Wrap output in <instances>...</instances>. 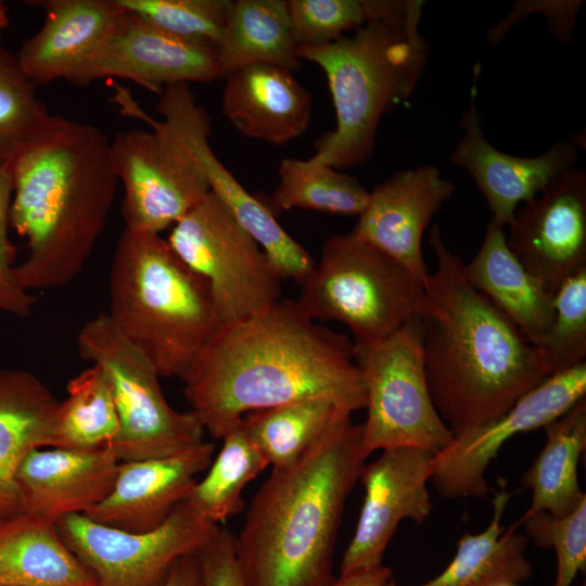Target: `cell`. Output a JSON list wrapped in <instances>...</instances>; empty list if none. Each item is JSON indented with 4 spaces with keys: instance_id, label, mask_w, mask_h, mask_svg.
Masks as SVG:
<instances>
[{
    "instance_id": "obj_1",
    "label": "cell",
    "mask_w": 586,
    "mask_h": 586,
    "mask_svg": "<svg viewBox=\"0 0 586 586\" xmlns=\"http://www.w3.org/2000/svg\"><path fill=\"white\" fill-rule=\"evenodd\" d=\"M182 381L191 411L215 438L247 412L300 399L328 398L352 413L366 407L353 341L295 301L222 326Z\"/></svg>"
},
{
    "instance_id": "obj_2",
    "label": "cell",
    "mask_w": 586,
    "mask_h": 586,
    "mask_svg": "<svg viewBox=\"0 0 586 586\" xmlns=\"http://www.w3.org/2000/svg\"><path fill=\"white\" fill-rule=\"evenodd\" d=\"M429 242L437 266L418 311L423 365L433 405L455 435L500 417L551 374L519 329L470 284L437 224Z\"/></svg>"
},
{
    "instance_id": "obj_3",
    "label": "cell",
    "mask_w": 586,
    "mask_h": 586,
    "mask_svg": "<svg viewBox=\"0 0 586 586\" xmlns=\"http://www.w3.org/2000/svg\"><path fill=\"white\" fill-rule=\"evenodd\" d=\"M11 165V227L27 255L13 268L27 292L61 289L82 271L119 182L110 141L95 125L49 115Z\"/></svg>"
},
{
    "instance_id": "obj_4",
    "label": "cell",
    "mask_w": 586,
    "mask_h": 586,
    "mask_svg": "<svg viewBox=\"0 0 586 586\" xmlns=\"http://www.w3.org/2000/svg\"><path fill=\"white\" fill-rule=\"evenodd\" d=\"M365 459L361 424L340 409L300 462L272 469L235 537L244 586H332L337 531Z\"/></svg>"
},
{
    "instance_id": "obj_5",
    "label": "cell",
    "mask_w": 586,
    "mask_h": 586,
    "mask_svg": "<svg viewBox=\"0 0 586 586\" xmlns=\"http://www.w3.org/2000/svg\"><path fill=\"white\" fill-rule=\"evenodd\" d=\"M364 1L366 23L352 35L295 51L326 73L336 124L311 158L337 170L370 157L381 118L413 93L429 55L420 33L424 1Z\"/></svg>"
},
{
    "instance_id": "obj_6",
    "label": "cell",
    "mask_w": 586,
    "mask_h": 586,
    "mask_svg": "<svg viewBox=\"0 0 586 586\" xmlns=\"http://www.w3.org/2000/svg\"><path fill=\"white\" fill-rule=\"evenodd\" d=\"M109 297L113 324L161 378L183 380L222 327L207 282L157 233L124 228Z\"/></svg>"
},
{
    "instance_id": "obj_7",
    "label": "cell",
    "mask_w": 586,
    "mask_h": 586,
    "mask_svg": "<svg viewBox=\"0 0 586 586\" xmlns=\"http://www.w3.org/2000/svg\"><path fill=\"white\" fill-rule=\"evenodd\" d=\"M424 282L352 232L324 241L295 303L314 321H337L355 346L377 343L418 315Z\"/></svg>"
},
{
    "instance_id": "obj_8",
    "label": "cell",
    "mask_w": 586,
    "mask_h": 586,
    "mask_svg": "<svg viewBox=\"0 0 586 586\" xmlns=\"http://www.w3.org/2000/svg\"><path fill=\"white\" fill-rule=\"evenodd\" d=\"M79 356L105 372L119 429L112 449L119 462L160 458L202 442L204 429L190 411L174 409L153 365L115 328L106 311L79 329Z\"/></svg>"
},
{
    "instance_id": "obj_9",
    "label": "cell",
    "mask_w": 586,
    "mask_h": 586,
    "mask_svg": "<svg viewBox=\"0 0 586 586\" xmlns=\"http://www.w3.org/2000/svg\"><path fill=\"white\" fill-rule=\"evenodd\" d=\"M360 370L367 419L361 424V450L417 447L434 455L446 448L454 434L435 409L426 383L422 327L412 317L387 337L354 345Z\"/></svg>"
},
{
    "instance_id": "obj_10",
    "label": "cell",
    "mask_w": 586,
    "mask_h": 586,
    "mask_svg": "<svg viewBox=\"0 0 586 586\" xmlns=\"http://www.w3.org/2000/svg\"><path fill=\"white\" fill-rule=\"evenodd\" d=\"M166 240L177 256L207 282L222 326L280 301L282 279L212 191L173 226Z\"/></svg>"
},
{
    "instance_id": "obj_11",
    "label": "cell",
    "mask_w": 586,
    "mask_h": 586,
    "mask_svg": "<svg viewBox=\"0 0 586 586\" xmlns=\"http://www.w3.org/2000/svg\"><path fill=\"white\" fill-rule=\"evenodd\" d=\"M153 118L141 106L130 117L139 119L180 145L204 174L212 191L228 208L240 227L263 250L282 280L301 285L315 266L309 252L277 221L272 212L234 178L209 145V119L196 103L189 84L167 86L160 94Z\"/></svg>"
},
{
    "instance_id": "obj_12",
    "label": "cell",
    "mask_w": 586,
    "mask_h": 586,
    "mask_svg": "<svg viewBox=\"0 0 586 586\" xmlns=\"http://www.w3.org/2000/svg\"><path fill=\"white\" fill-rule=\"evenodd\" d=\"M55 525L98 586H164L174 562L199 550L217 526L200 519L184 500L149 532L122 531L80 513L64 515Z\"/></svg>"
},
{
    "instance_id": "obj_13",
    "label": "cell",
    "mask_w": 586,
    "mask_h": 586,
    "mask_svg": "<svg viewBox=\"0 0 586 586\" xmlns=\"http://www.w3.org/2000/svg\"><path fill=\"white\" fill-rule=\"evenodd\" d=\"M114 173L123 186L125 228L160 234L209 192L193 158L157 130L130 129L110 141Z\"/></svg>"
},
{
    "instance_id": "obj_14",
    "label": "cell",
    "mask_w": 586,
    "mask_h": 586,
    "mask_svg": "<svg viewBox=\"0 0 586 586\" xmlns=\"http://www.w3.org/2000/svg\"><path fill=\"white\" fill-rule=\"evenodd\" d=\"M585 394L586 362H582L551 374L500 417L455 434L433 457L431 481L438 494L448 499L487 496L491 489L485 473L501 446L517 434L558 419Z\"/></svg>"
},
{
    "instance_id": "obj_15",
    "label": "cell",
    "mask_w": 586,
    "mask_h": 586,
    "mask_svg": "<svg viewBox=\"0 0 586 586\" xmlns=\"http://www.w3.org/2000/svg\"><path fill=\"white\" fill-rule=\"evenodd\" d=\"M435 455L417 447L382 450L365 464L359 480L365 497L354 535L343 555L340 574L382 566L383 556L399 523L424 522L432 510L428 482Z\"/></svg>"
},
{
    "instance_id": "obj_16",
    "label": "cell",
    "mask_w": 586,
    "mask_h": 586,
    "mask_svg": "<svg viewBox=\"0 0 586 586\" xmlns=\"http://www.w3.org/2000/svg\"><path fill=\"white\" fill-rule=\"evenodd\" d=\"M506 240L553 296L565 279L586 268V171L572 167L521 204Z\"/></svg>"
},
{
    "instance_id": "obj_17",
    "label": "cell",
    "mask_w": 586,
    "mask_h": 586,
    "mask_svg": "<svg viewBox=\"0 0 586 586\" xmlns=\"http://www.w3.org/2000/svg\"><path fill=\"white\" fill-rule=\"evenodd\" d=\"M102 78L128 79L161 94L167 86L211 82L220 73L215 48L179 38L125 9L81 86Z\"/></svg>"
},
{
    "instance_id": "obj_18",
    "label": "cell",
    "mask_w": 586,
    "mask_h": 586,
    "mask_svg": "<svg viewBox=\"0 0 586 586\" xmlns=\"http://www.w3.org/2000/svg\"><path fill=\"white\" fill-rule=\"evenodd\" d=\"M479 76L480 65H475L470 104L460 119L463 136L453 150L451 162L471 175L487 202L492 218L509 226L519 205L535 198L574 167L577 152L573 143L564 140L531 157L515 156L495 148L482 129L476 105Z\"/></svg>"
},
{
    "instance_id": "obj_19",
    "label": "cell",
    "mask_w": 586,
    "mask_h": 586,
    "mask_svg": "<svg viewBox=\"0 0 586 586\" xmlns=\"http://www.w3.org/2000/svg\"><path fill=\"white\" fill-rule=\"evenodd\" d=\"M433 165L399 170L369 192L352 233L392 257L424 283L423 232L455 191Z\"/></svg>"
},
{
    "instance_id": "obj_20",
    "label": "cell",
    "mask_w": 586,
    "mask_h": 586,
    "mask_svg": "<svg viewBox=\"0 0 586 586\" xmlns=\"http://www.w3.org/2000/svg\"><path fill=\"white\" fill-rule=\"evenodd\" d=\"M215 448L202 441L169 456L119 462L111 492L82 514L122 531L155 530L184 500L195 476L207 470Z\"/></svg>"
},
{
    "instance_id": "obj_21",
    "label": "cell",
    "mask_w": 586,
    "mask_h": 586,
    "mask_svg": "<svg viewBox=\"0 0 586 586\" xmlns=\"http://www.w3.org/2000/svg\"><path fill=\"white\" fill-rule=\"evenodd\" d=\"M41 27L23 41L16 56L37 86L66 80L81 86L84 75L125 9L118 0H37Z\"/></svg>"
},
{
    "instance_id": "obj_22",
    "label": "cell",
    "mask_w": 586,
    "mask_h": 586,
    "mask_svg": "<svg viewBox=\"0 0 586 586\" xmlns=\"http://www.w3.org/2000/svg\"><path fill=\"white\" fill-rule=\"evenodd\" d=\"M118 464L109 447L33 449L16 472L24 511L53 522L82 514L111 492Z\"/></svg>"
},
{
    "instance_id": "obj_23",
    "label": "cell",
    "mask_w": 586,
    "mask_h": 586,
    "mask_svg": "<svg viewBox=\"0 0 586 586\" xmlns=\"http://www.w3.org/2000/svg\"><path fill=\"white\" fill-rule=\"evenodd\" d=\"M311 107L310 92L282 67L251 64L226 77L221 113L245 137L285 144L305 132Z\"/></svg>"
},
{
    "instance_id": "obj_24",
    "label": "cell",
    "mask_w": 586,
    "mask_h": 586,
    "mask_svg": "<svg viewBox=\"0 0 586 586\" xmlns=\"http://www.w3.org/2000/svg\"><path fill=\"white\" fill-rule=\"evenodd\" d=\"M59 404L34 373L0 369V521L24 512L16 472L29 451L51 446Z\"/></svg>"
},
{
    "instance_id": "obj_25",
    "label": "cell",
    "mask_w": 586,
    "mask_h": 586,
    "mask_svg": "<svg viewBox=\"0 0 586 586\" xmlns=\"http://www.w3.org/2000/svg\"><path fill=\"white\" fill-rule=\"evenodd\" d=\"M470 284L506 316L532 344L548 330L553 296L510 251L504 226L491 218L483 242L464 265Z\"/></svg>"
},
{
    "instance_id": "obj_26",
    "label": "cell",
    "mask_w": 586,
    "mask_h": 586,
    "mask_svg": "<svg viewBox=\"0 0 586 586\" xmlns=\"http://www.w3.org/2000/svg\"><path fill=\"white\" fill-rule=\"evenodd\" d=\"M0 586H98L55 522L21 512L0 521Z\"/></svg>"
},
{
    "instance_id": "obj_27",
    "label": "cell",
    "mask_w": 586,
    "mask_h": 586,
    "mask_svg": "<svg viewBox=\"0 0 586 586\" xmlns=\"http://www.w3.org/2000/svg\"><path fill=\"white\" fill-rule=\"evenodd\" d=\"M493 499L489 524L477 534L463 535L449 564L434 578L418 586H497L530 578L532 565L525 556L528 538L514 524L504 530L500 522L511 497L506 481ZM385 586H402L392 578Z\"/></svg>"
},
{
    "instance_id": "obj_28",
    "label": "cell",
    "mask_w": 586,
    "mask_h": 586,
    "mask_svg": "<svg viewBox=\"0 0 586 586\" xmlns=\"http://www.w3.org/2000/svg\"><path fill=\"white\" fill-rule=\"evenodd\" d=\"M543 429L546 443L522 475V484L532 491L531 506L523 515L544 511L562 517L586 497L577 477L586 448V398Z\"/></svg>"
},
{
    "instance_id": "obj_29",
    "label": "cell",
    "mask_w": 586,
    "mask_h": 586,
    "mask_svg": "<svg viewBox=\"0 0 586 586\" xmlns=\"http://www.w3.org/2000/svg\"><path fill=\"white\" fill-rule=\"evenodd\" d=\"M288 1H233L216 48L220 78L251 64H270L293 72L298 67Z\"/></svg>"
},
{
    "instance_id": "obj_30",
    "label": "cell",
    "mask_w": 586,
    "mask_h": 586,
    "mask_svg": "<svg viewBox=\"0 0 586 586\" xmlns=\"http://www.w3.org/2000/svg\"><path fill=\"white\" fill-rule=\"evenodd\" d=\"M340 409L328 398L313 397L247 412L240 423L268 464L285 469L316 446Z\"/></svg>"
},
{
    "instance_id": "obj_31",
    "label": "cell",
    "mask_w": 586,
    "mask_h": 586,
    "mask_svg": "<svg viewBox=\"0 0 586 586\" xmlns=\"http://www.w3.org/2000/svg\"><path fill=\"white\" fill-rule=\"evenodd\" d=\"M67 397L60 402L51 446L92 450L109 446L119 422L110 381L103 369L91 365L72 378Z\"/></svg>"
},
{
    "instance_id": "obj_32",
    "label": "cell",
    "mask_w": 586,
    "mask_h": 586,
    "mask_svg": "<svg viewBox=\"0 0 586 586\" xmlns=\"http://www.w3.org/2000/svg\"><path fill=\"white\" fill-rule=\"evenodd\" d=\"M222 441L224 445L212 460L206 475L195 482L184 498L190 509L212 525H218L243 509L245 486L269 466L241 423Z\"/></svg>"
},
{
    "instance_id": "obj_33",
    "label": "cell",
    "mask_w": 586,
    "mask_h": 586,
    "mask_svg": "<svg viewBox=\"0 0 586 586\" xmlns=\"http://www.w3.org/2000/svg\"><path fill=\"white\" fill-rule=\"evenodd\" d=\"M278 176L271 200L280 209L303 208L358 216L368 203L369 191L356 177L311 157L283 160Z\"/></svg>"
},
{
    "instance_id": "obj_34",
    "label": "cell",
    "mask_w": 586,
    "mask_h": 586,
    "mask_svg": "<svg viewBox=\"0 0 586 586\" xmlns=\"http://www.w3.org/2000/svg\"><path fill=\"white\" fill-rule=\"evenodd\" d=\"M49 115L16 54L0 43V164H11Z\"/></svg>"
},
{
    "instance_id": "obj_35",
    "label": "cell",
    "mask_w": 586,
    "mask_h": 586,
    "mask_svg": "<svg viewBox=\"0 0 586 586\" xmlns=\"http://www.w3.org/2000/svg\"><path fill=\"white\" fill-rule=\"evenodd\" d=\"M550 374L582 362L586 357V268L565 279L553 294L551 323L533 345Z\"/></svg>"
},
{
    "instance_id": "obj_36",
    "label": "cell",
    "mask_w": 586,
    "mask_h": 586,
    "mask_svg": "<svg viewBox=\"0 0 586 586\" xmlns=\"http://www.w3.org/2000/svg\"><path fill=\"white\" fill-rule=\"evenodd\" d=\"M127 10L189 41L217 48L231 0H118Z\"/></svg>"
},
{
    "instance_id": "obj_37",
    "label": "cell",
    "mask_w": 586,
    "mask_h": 586,
    "mask_svg": "<svg viewBox=\"0 0 586 586\" xmlns=\"http://www.w3.org/2000/svg\"><path fill=\"white\" fill-rule=\"evenodd\" d=\"M515 524H524L536 546L555 550L553 586H572L577 574L586 569V497L565 515L536 512L522 515Z\"/></svg>"
},
{
    "instance_id": "obj_38",
    "label": "cell",
    "mask_w": 586,
    "mask_h": 586,
    "mask_svg": "<svg viewBox=\"0 0 586 586\" xmlns=\"http://www.w3.org/2000/svg\"><path fill=\"white\" fill-rule=\"evenodd\" d=\"M288 9L296 49L332 43L367 18L364 0H290Z\"/></svg>"
},
{
    "instance_id": "obj_39",
    "label": "cell",
    "mask_w": 586,
    "mask_h": 586,
    "mask_svg": "<svg viewBox=\"0 0 586 586\" xmlns=\"http://www.w3.org/2000/svg\"><path fill=\"white\" fill-rule=\"evenodd\" d=\"M12 194L11 165L0 164V313L27 318L33 311L36 296L21 289L13 278L16 249L9 237Z\"/></svg>"
},
{
    "instance_id": "obj_40",
    "label": "cell",
    "mask_w": 586,
    "mask_h": 586,
    "mask_svg": "<svg viewBox=\"0 0 586 586\" xmlns=\"http://www.w3.org/2000/svg\"><path fill=\"white\" fill-rule=\"evenodd\" d=\"M203 586H244L235 556V537L217 525L195 551Z\"/></svg>"
},
{
    "instance_id": "obj_41",
    "label": "cell",
    "mask_w": 586,
    "mask_h": 586,
    "mask_svg": "<svg viewBox=\"0 0 586 586\" xmlns=\"http://www.w3.org/2000/svg\"><path fill=\"white\" fill-rule=\"evenodd\" d=\"M164 586H203L195 552L182 556L174 562Z\"/></svg>"
},
{
    "instance_id": "obj_42",
    "label": "cell",
    "mask_w": 586,
    "mask_h": 586,
    "mask_svg": "<svg viewBox=\"0 0 586 586\" xmlns=\"http://www.w3.org/2000/svg\"><path fill=\"white\" fill-rule=\"evenodd\" d=\"M391 578L392 571L382 565L370 571L340 574L332 586H385Z\"/></svg>"
},
{
    "instance_id": "obj_43",
    "label": "cell",
    "mask_w": 586,
    "mask_h": 586,
    "mask_svg": "<svg viewBox=\"0 0 586 586\" xmlns=\"http://www.w3.org/2000/svg\"><path fill=\"white\" fill-rule=\"evenodd\" d=\"M9 25L8 12L5 4L0 1V34Z\"/></svg>"
},
{
    "instance_id": "obj_44",
    "label": "cell",
    "mask_w": 586,
    "mask_h": 586,
    "mask_svg": "<svg viewBox=\"0 0 586 586\" xmlns=\"http://www.w3.org/2000/svg\"><path fill=\"white\" fill-rule=\"evenodd\" d=\"M497 586H518L515 584H500V585H497Z\"/></svg>"
},
{
    "instance_id": "obj_45",
    "label": "cell",
    "mask_w": 586,
    "mask_h": 586,
    "mask_svg": "<svg viewBox=\"0 0 586 586\" xmlns=\"http://www.w3.org/2000/svg\"><path fill=\"white\" fill-rule=\"evenodd\" d=\"M583 586H585V584Z\"/></svg>"
}]
</instances>
